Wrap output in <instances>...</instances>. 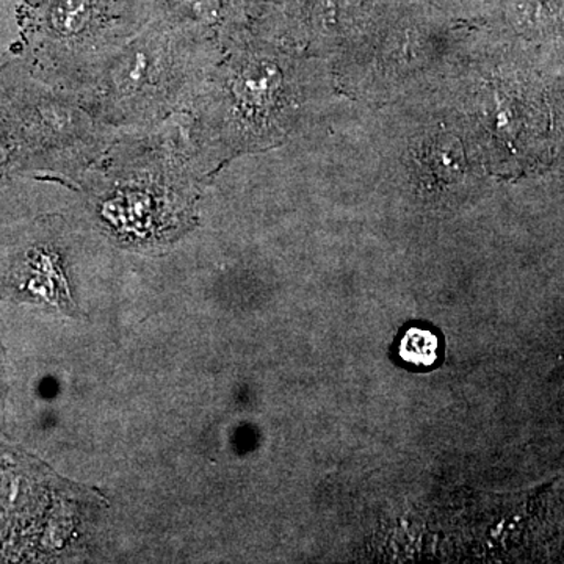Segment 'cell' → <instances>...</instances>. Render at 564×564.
I'll return each instance as SVG.
<instances>
[{
  "label": "cell",
  "instance_id": "1",
  "mask_svg": "<svg viewBox=\"0 0 564 564\" xmlns=\"http://www.w3.org/2000/svg\"><path fill=\"white\" fill-rule=\"evenodd\" d=\"M206 182L187 113L121 131L85 170L84 192L99 226L126 248L165 247L196 225Z\"/></svg>",
  "mask_w": 564,
  "mask_h": 564
},
{
  "label": "cell",
  "instance_id": "9",
  "mask_svg": "<svg viewBox=\"0 0 564 564\" xmlns=\"http://www.w3.org/2000/svg\"><path fill=\"white\" fill-rule=\"evenodd\" d=\"M437 337L422 328H411L400 343L403 361L415 367H430L437 359Z\"/></svg>",
  "mask_w": 564,
  "mask_h": 564
},
{
  "label": "cell",
  "instance_id": "2",
  "mask_svg": "<svg viewBox=\"0 0 564 564\" xmlns=\"http://www.w3.org/2000/svg\"><path fill=\"white\" fill-rule=\"evenodd\" d=\"M225 46L162 20H151L74 93L96 121L115 129L151 128L188 113Z\"/></svg>",
  "mask_w": 564,
  "mask_h": 564
},
{
  "label": "cell",
  "instance_id": "8",
  "mask_svg": "<svg viewBox=\"0 0 564 564\" xmlns=\"http://www.w3.org/2000/svg\"><path fill=\"white\" fill-rule=\"evenodd\" d=\"M425 163L434 176L451 181L463 169V150L454 137H437L425 150Z\"/></svg>",
  "mask_w": 564,
  "mask_h": 564
},
{
  "label": "cell",
  "instance_id": "4",
  "mask_svg": "<svg viewBox=\"0 0 564 564\" xmlns=\"http://www.w3.org/2000/svg\"><path fill=\"white\" fill-rule=\"evenodd\" d=\"M150 21L137 0H24L21 62L36 79L74 95Z\"/></svg>",
  "mask_w": 564,
  "mask_h": 564
},
{
  "label": "cell",
  "instance_id": "5",
  "mask_svg": "<svg viewBox=\"0 0 564 564\" xmlns=\"http://www.w3.org/2000/svg\"><path fill=\"white\" fill-rule=\"evenodd\" d=\"M158 20L202 32L223 46L236 39L239 0H158Z\"/></svg>",
  "mask_w": 564,
  "mask_h": 564
},
{
  "label": "cell",
  "instance_id": "3",
  "mask_svg": "<svg viewBox=\"0 0 564 564\" xmlns=\"http://www.w3.org/2000/svg\"><path fill=\"white\" fill-rule=\"evenodd\" d=\"M296 82L273 51L226 44L188 111V132L207 176L232 158L281 139L296 109Z\"/></svg>",
  "mask_w": 564,
  "mask_h": 564
},
{
  "label": "cell",
  "instance_id": "6",
  "mask_svg": "<svg viewBox=\"0 0 564 564\" xmlns=\"http://www.w3.org/2000/svg\"><path fill=\"white\" fill-rule=\"evenodd\" d=\"M29 170L35 172L31 143L13 95L0 74V187Z\"/></svg>",
  "mask_w": 564,
  "mask_h": 564
},
{
  "label": "cell",
  "instance_id": "7",
  "mask_svg": "<svg viewBox=\"0 0 564 564\" xmlns=\"http://www.w3.org/2000/svg\"><path fill=\"white\" fill-rule=\"evenodd\" d=\"M18 276L25 285L50 295H66V281L63 276L62 259L57 251L50 247H36L28 252L21 263Z\"/></svg>",
  "mask_w": 564,
  "mask_h": 564
}]
</instances>
